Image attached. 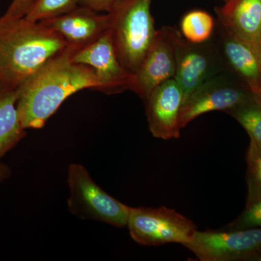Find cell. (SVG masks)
<instances>
[{"mask_svg":"<svg viewBox=\"0 0 261 261\" xmlns=\"http://www.w3.org/2000/svg\"><path fill=\"white\" fill-rule=\"evenodd\" d=\"M86 89L106 93L92 68L72 62L68 47L18 88L16 108L22 126L42 128L65 99Z\"/></svg>","mask_w":261,"mask_h":261,"instance_id":"cell-1","label":"cell"},{"mask_svg":"<svg viewBox=\"0 0 261 261\" xmlns=\"http://www.w3.org/2000/svg\"><path fill=\"white\" fill-rule=\"evenodd\" d=\"M68 48L64 39L40 22L0 18V89H18Z\"/></svg>","mask_w":261,"mask_h":261,"instance_id":"cell-2","label":"cell"},{"mask_svg":"<svg viewBox=\"0 0 261 261\" xmlns=\"http://www.w3.org/2000/svg\"><path fill=\"white\" fill-rule=\"evenodd\" d=\"M152 0H121L111 12L113 44L121 65L130 74L143 61L155 37Z\"/></svg>","mask_w":261,"mask_h":261,"instance_id":"cell-3","label":"cell"},{"mask_svg":"<svg viewBox=\"0 0 261 261\" xmlns=\"http://www.w3.org/2000/svg\"><path fill=\"white\" fill-rule=\"evenodd\" d=\"M67 181L69 189L68 208L72 214L115 227H126L129 206L101 188L84 166L71 163L68 166Z\"/></svg>","mask_w":261,"mask_h":261,"instance_id":"cell-4","label":"cell"},{"mask_svg":"<svg viewBox=\"0 0 261 261\" xmlns=\"http://www.w3.org/2000/svg\"><path fill=\"white\" fill-rule=\"evenodd\" d=\"M126 227L136 243L143 246L168 243L185 245L191 241L197 230L191 220L165 206L130 207Z\"/></svg>","mask_w":261,"mask_h":261,"instance_id":"cell-5","label":"cell"},{"mask_svg":"<svg viewBox=\"0 0 261 261\" xmlns=\"http://www.w3.org/2000/svg\"><path fill=\"white\" fill-rule=\"evenodd\" d=\"M173 37L176 56L174 80L185 99L207 81L224 72L225 63L218 44L209 41L201 44L189 42L176 28Z\"/></svg>","mask_w":261,"mask_h":261,"instance_id":"cell-6","label":"cell"},{"mask_svg":"<svg viewBox=\"0 0 261 261\" xmlns=\"http://www.w3.org/2000/svg\"><path fill=\"white\" fill-rule=\"evenodd\" d=\"M184 246L202 261L252 260L261 249V228L197 230Z\"/></svg>","mask_w":261,"mask_h":261,"instance_id":"cell-7","label":"cell"},{"mask_svg":"<svg viewBox=\"0 0 261 261\" xmlns=\"http://www.w3.org/2000/svg\"><path fill=\"white\" fill-rule=\"evenodd\" d=\"M254 96L234 75L222 72L207 81L184 99L180 125L181 128H185L197 117L212 111L226 113Z\"/></svg>","mask_w":261,"mask_h":261,"instance_id":"cell-8","label":"cell"},{"mask_svg":"<svg viewBox=\"0 0 261 261\" xmlns=\"http://www.w3.org/2000/svg\"><path fill=\"white\" fill-rule=\"evenodd\" d=\"M69 49L72 62L92 68L104 84L106 94H118L130 90L133 75L125 69L118 59L113 44L111 27L87 45L75 50Z\"/></svg>","mask_w":261,"mask_h":261,"instance_id":"cell-9","label":"cell"},{"mask_svg":"<svg viewBox=\"0 0 261 261\" xmlns=\"http://www.w3.org/2000/svg\"><path fill=\"white\" fill-rule=\"evenodd\" d=\"M173 27L158 29L153 42L133 74L130 90L145 101L156 87L174 79L176 70Z\"/></svg>","mask_w":261,"mask_h":261,"instance_id":"cell-10","label":"cell"},{"mask_svg":"<svg viewBox=\"0 0 261 261\" xmlns=\"http://www.w3.org/2000/svg\"><path fill=\"white\" fill-rule=\"evenodd\" d=\"M219 47L233 75L261 99V46L219 25Z\"/></svg>","mask_w":261,"mask_h":261,"instance_id":"cell-11","label":"cell"},{"mask_svg":"<svg viewBox=\"0 0 261 261\" xmlns=\"http://www.w3.org/2000/svg\"><path fill=\"white\" fill-rule=\"evenodd\" d=\"M183 100V92L174 79L161 84L149 94L144 102L149 129L154 137L165 140L179 138Z\"/></svg>","mask_w":261,"mask_h":261,"instance_id":"cell-12","label":"cell"},{"mask_svg":"<svg viewBox=\"0 0 261 261\" xmlns=\"http://www.w3.org/2000/svg\"><path fill=\"white\" fill-rule=\"evenodd\" d=\"M59 34L73 50L87 45L108 30L112 23L111 13L98 12L79 6L61 16L39 21Z\"/></svg>","mask_w":261,"mask_h":261,"instance_id":"cell-13","label":"cell"},{"mask_svg":"<svg viewBox=\"0 0 261 261\" xmlns=\"http://www.w3.org/2000/svg\"><path fill=\"white\" fill-rule=\"evenodd\" d=\"M215 11L219 25L261 46V0H228Z\"/></svg>","mask_w":261,"mask_h":261,"instance_id":"cell-14","label":"cell"},{"mask_svg":"<svg viewBox=\"0 0 261 261\" xmlns=\"http://www.w3.org/2000/svg\"><path fill=\"white\" fill-rule=\"evenodd\" d=\"M17 99L18 89H0V183L11 175V169L2 160L27 135L19 119Z\"/></svg>","mask_w":261,"mask_h":261,"instance_id":"cell-15","label":"cell"},{"mask_svg":"<svg viewBox=\"0 0 261 261\" xmlns=\"http://www.w3.org/2000/svg\"><path fill=\"white\" fill-rule=\"evenodd\" d=\"M215 28L214 19L203 10H192L184 15L181 34L185 39L195 44L210 40Z\"/></svg>","mask_w":261,"mask_h":261,"instance_id":"cell-16","label":"cell"},{"mask_svg":"<svg viewBox=\"0 0 261 261\" xmlns=\"http://www.w3.org/2000/svg\"><path fill=\"white\" fill-rule=\"evenodd\" d=\"M245 128L250 140L261 145V99L254 96L250 99L226 111Z\"/></svg>","mask_w":261,"mask_h":261,"instance_id":"cell-17","label":"cell"},{"mask_svg":"<svg viewBox=\"0 0 261 261\" xmlns=\"http://www.w3.org/2000/svg\"><path fill=\"white\" fill-rule=\"evenodd\" d=\"M247 197L245 207L261 199V145L250 140L246 152Z\"/></svg>","mask_w":261,"mask_h":261,"instance_id":"cell-18","label":"cell"},{"mask_svg":"<svg viewBox=\"0 0 261 261\" xmlns=\"http://www.w3.org/2000/svg\"><path fill=\"white\" fill-rule=\"evenodd\" d=\"M79 6V0H36L25 18L31 21H42L69 13Z\"/></svg>","mask_w":261,"mask_h":261,"instance_id":"cell-19","label":"cell"},{"mask_svg":"<svg viewBox=\"0 0 261 261\" xmlns=\"http://www.w3.org/2000/svg\"><path fill=\"white\" fill-rule=\"evenodd\" d=\"M261 228V199L252 205L245 207L240 216L231 224L227 229H246Z\"/></svg>","mask_w":261,"mask_h":261,"instance_id":"cell-20","label":"cell"},{"mask_svg":"<svg viewBox=\"0 0 261 261\" xmlns=\"http://www.w3.org/2000/svg\"><path fill=\"white\" fill-rule=\"evenodd\" d=\"M35 2L36 0H13L3 17L8 18H23L28 14Z\"/></svg>","mask_w":261,"mask_h":261,"instance_id":"cell-21","label":"cell"},{"mask_svg":"<svg viewBox=\"0 0 261 261\" xmlns=\"http://www.w3.org/2000/svg\"><path fill=\"white\" fill-rule=\"evenodd\" d=\"M120 2L121 0H79V4L81 7L98 13L106 12L108 13L116 8Z\"/></svg>","mask_w":261,"mask_h":261,"instance_id":"cell-22","label":"cell"},{"mask_svg":"<svg viewBox=\"0 0 261 261\" xmlns=\"http://www.w3.org/2000/svg\"><path fill=\"white\" fill-rule=\"evenodd\" d=\"M222 1H224V3H226V2H227V1H228V0H222Z\"/></svg>","mask_w":261,"mask_h":261,"instance_id":"cell-23","label":"cell"},{"mask_svg":"<svg viewBox=\"0 0 261 261\" xmlns=\"http://www.w3.org/2000/svg\"><path fill=\"white\" fill-rule=\"evenodd\" d=\"M260 45H261V39H260Z\"/></svg>","mask_w":261,"mask_h":261,"instance_id":"cell-24","label":"cell"}]
</instances>
